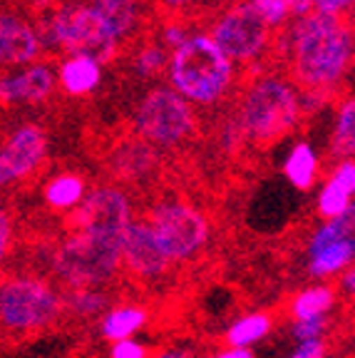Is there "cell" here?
Segmentation results:
<instances>
[{"instance_id": "1", "label": "cell", "mask_w": 355, "mask_h": 358, "mask_svg": "<svg viewBox=\"0 0 355 358\" xmlns=\"http://www.w3.org/2000/svg\"><path fill=\"white\" fill-rule=\"evenodd\" d=\"M278 57L289 62L291 80L298 90H316L335 97L353 67L355 40L350 15H326L311 10L294 17L273 33Z\"/></svg>"}, {"instance_id": "2", "label": "cell", "mask_w": 355, "mask_h": 358, "mask_svg": "<svg viewBox=\"0 0 355 358\" xmlns=\"http://www.w3.org/2000/svg\"><path fill=\"white\" fill-rule=\"evenodd\" d=\"M164 73L169 87L194 107H217L236 85V62L201 30H191L184 43L169 50Z\"/></svg>"}, {"instance_id": "3", "label": "cell", "mask_w": 355, "mask_h": 358, "mask_svg": "<svg viewBox=\"0 0 355 358\" xmlns=\"http://www.w3.org/2000/svg\"><path fill=\"white\" fill-rule=\"evenodd\" d=\"M303 120L298 87L278 73H259L244 85L233 122L241 140L256 147H271L289 137Z\"/></svg>"}, {"instance_id": "4", "label": "cell", "mask_w": 355, "mask_h": 358, "mask_svg": "<svg viewBox=\"0 0 355 358\" xmlns=\"http://www.w3.org/2000/svg\"><path fill=\"white\" fill-rule=\"evenodd\" d=\"M122 241L119 234L89 229H62L50 249V274L65 286H107L122 274Z\"/></svg>"}, {"instance_id": "5", "label": "cell", "mask_w": 355, "mask_h": 358, "mask_svg": "<svg viewBox=\"0 0 355 358\" xmlns=\"http://www.w3.org/2000/svg\"><path fill=\"white\" fill-rule=\"evenodd\" d=\"M43 50L55 52H82L102 65H110L122 45L105 28V22L85 0H57L55 6L43 10V17L35 25Z\"/></svg>"}, {"instance_id": "6", "label": "cell", "mask_w": 355, "mask_h": 358, "mask_svg": "<svg viewBox=\"0 0 355 358\" xmlns=\"http://www.w3.org/2000/svg\"><path fill=\"white\" fill-rule=\"evenodd\" d=\"M62 316V291L52 279L30 271L0 279V329L6 334H43L60 324Z\"/></svg>"}, {"instance_id": "7", "label": "cell", "mask_w": 355, "mask_h": 358, "mask_svg": "<svg viewBox=\"0 0 355 358\" xmlns=\"http://www.w3.org/2000/svg\"><path fill=\"white\" fill-rule=\"evenodd\" d=\"M145 222L172 266L204 257L214 236L209 214L184 196H159L152 201L145 212Z\"/></svg>"}, {"instance_id": "8", "label": "cell", "mask_w": 355, "mask_h": 358, "mask_svg": "<svg viewBox=\"0 0 355 358\" xmlns=\"http://www.w3.org/2000/svg\"><path fill=\"white\" fill-rule=\"evenodd\" d=\"M132 129L157 150H177L196 134L199 120L194 105H189L177 90L157 85L134 107Z\"/></svg>"}, {"instance_id": "9", "label": "cell", "mask_w": 355, "mask_h": 358, "mask_svg": "<svg viewBox=\"0 0 355 358\" xmlns=\"http://www.w3.org/2000/svg\"><path fill=\"white\" fill-rule=\"evenodd\" d=\"M209 35L236 65L254 67L271 52L273 30L251 8L249 0H233L211 22Z\"/></svg>"}, {"instance_id": "10", "label": "cell", "mask_w": 355, "mask_h": 358, "mask_svg": "<svg viewBox=\"0 0 355 358\" xmlns=\"http://www.w3.org/2000/svg\"><path fill=\"white\" fill-rule=\"evenodd\" d=\"M305 274L331 281L355 259V209L333 219H321L305 239Z\"/></svg>"}, {"instance_id": "11", "label": "cell", "mask_w": 355, "mask_h": 358, "mask_svg": "<svg viewBox=\"0 0 355 358\" xmlns=\"http://www.w3.org/2000/svg\"><path fill=\"white\" fill-rule=\"evenodd\" d=\"M50 155V137L40 124L22 122L0 142V192L33 179Z\"/></svg>"}, {"instance_id": "12", "label": "cell", "mask_w": 355, "mask_h": 358, "mask_svg": "<svg viewBox=\"0 0 355 358\" xmlns=\"http://www.w3.org/2000/svg\"><path fill=\"white\" fill-rule=\"evenodd\" d=\"M172 264L161 254L159 244L152 236L145 217H134L124 231L122 241V271H127L132 279L157 284L172 274Z\"/></svg>"}, {"instance_id": "13", "label": "cell", "mask_w": 355, "mask_h": 358, "mask_svg": "<svg viewBox=\"0 0 355 358\" xmlns=\"http://www.w3.org/2000/svg\"><path fill=\"white\" fill-rule=\"evenodd\" d=\"M57 90L55 67L43 60L0 73V105H43Z\"/></svg>"}, {"instance_id": "14", "label": "cell", "mask_w": 355, "mask_h": 358, "mask_svg": "<svg viewBox=\"0 0 355 358\" xmlns=\"http://www.w3.org/2000/svg\"><path fill=\"white\" fill-rule=\"evenodd\" d=\"M107 167H110L112 177L117 182H122L127 187L147 185L157 177L161 167V155L157 147H152L150 142L139 140L137 134L129 137V140L119 142L115 150L110 152V159H107Z\"/></svg>"}, {"instance_id": "15", "label": "cell", "mask_w": 355, "mask_h": 358, "mask_svg": "<svg viewBox=\"0 0 355 358\" xmlns=\"http://www.w3.org/2000/svg\"><path fill=\"white\" fill-rule=\"evenodd\" d=\"M40 55L43 45L33 22L10 10L0 13V70L22 67L40 60Z\"/></svg>"}, {"instance_id": "16", "label": "cell", "mask_w": 355, "mask_h": 358, "mask_svg": "<svg viewBox=\"0 0 355 358\" xmlns=\"http://www.w3.org/2000/svg\"><path fill=\"white\" fill-rule=\"evenodd\" d=\"M355 162L353 157L340 159L328 172L326 182L318 187L316 194V217L333 219L355 209Z\"/></svg>"}, {"instance_id": "17", "label": "cell", "mask_w": 355, "mask_h": 358, "mask_svg": "<svg viewBox=\"0 0 355 358\" xmlns=\"http://www.w3.org/2000/svg\"><path fill=\"white\" fill-rule=\"evenodd\" d=\"M102 62L82 52H67L55 67L57 90L70 97H87L102 85Z\"/></svg>"}, {"instance_id": "18", "label": "cell", "mask_w": 355, "mask_h": 358, "mask_svg": "<svg viewBox=\"0 0 355 358\" xmlns=\"http://www.w3.org/2000/svg\"><path fill=\"white\" fill-rule=\"evenodd\" d=\"M97 17L105 22V28L117 38V43L124 45L134 40L145 25V8L142 0H85Z\"/></svg>"}, {"instance_id": "19", "label": "cell", "mask_w": 355, "mask_h": 358, "mask_svg": "<svg viewBox=\"0 0 355 358\" xmlns=\"http://www.w3.org/2000/svg\"><path fill=\"white\" fill-rule=\"evenodd\" d=\"M152 311L137 301H124L107 306L105 313L97 319V334L102 341H122V338H132V336L142 334L150 326Z\"/></svg>"}, {"instance_id": "20", "label": "cell", "mask_w": 355, "mask_h": 358, "mask_svg": "<svg viewBox=\"0 0 355 358\" xmlns=\"http://www.w3.org/2000/svg\"><path fill=\"white\" fill-rule=\"evenodd\" d=\"M321 155L313 147V142L298 140L283 157L281 172L296 192H311L321 179Z\"/></svg>"}, {"instance_id": "21", "label": "cell", "mask_w": 355, "mask_h": 358, "mask_svg": "<svg viewBox=\"0 0 355 358\" xmlns=\"http://www.w3.org/2000/svg\"><path fill=\"white\" fill-rule=\"evenodd\" d=\"M340 296L333 284L316 281L298 289L289 301L291 319H318V316H333Z\"/></svg>"}, {"instance_id": "22", "label": "cell", "mask_w": 355, "mask_h": 358, "mask_svg": "<svg viewBox=\"0 0 355 358\" xmlns=\"http://www.w3.org/2000/svg\"><path fill=\"white\" fill-rule=\"evenodd\" d=\"M87 179L78 172H57L43 185V204L50 212L62 214L73 212L82 196L87 194Z\"/></svg>"}, {"instance_id": "23", "label": "cell", "mask_w": 355, "mask_h": 358, "mask_svg": "<svg viewBox=\"0 0 355 358\" xmlns=\"http://www.w3.org/2000/svg\"><path fill=\"white\" fill-rule=\"evenodd\" d=\"M276 319L268 311H246L231 321L224 329V343L226 346H241V348H254L256 343L266 341L271 336Z\"/></svg>"}, {"instance_id": "24", "label": "cell", "mask_w": 355, "mask_h": 358, "mask_svg": "<svg viewBox=\"0 0 355 358\" xmlns=\"http://www.w3.org/2000/svg\"><path fill=\"white\" fill-rule=\"evenodd\" d=\"M62 303L70 316L80 321H97L112 303V296L105 286H67L62 294Z\"/></svg>"}, {"instance_id": "25", "label": "cell", "mask_w": 355, "mask_h": 358, "mask_svg": "<svg viewBox=\"0 0 355 358\" xmlns=\"http://www.w3.org/2000/svg\"><path fill=\"white\" fill-rule=\"evenodd\" d=\"M353 150H355V100L353 95H345V100H340L338 112H335L328 155H331L333 162H340V159L353 157Z\"/></svg>"}, {"instance_id": "26", "label": "cell", "mask_w": 355, "mask_h": 358, "mask_svg": "<svg viewBox=\"0 0 355 358\" xmlns=\"http://www.w3.org/2000/svg\"><path fill=\"white\" fill-rule=\"evenodd\" d=\"M167 57L169 50L159 40H147L132 52L129 57V70L137 75L139 80H152V78H159L164 73V67H167Z\"/></svg>"}, {"instance_id": "27", "label": "cell", "mask_w": 355, "mask_h": 358, "mask_svg": "<svg viewBox=\"0 0 355 358\" xmlns=\"http://www.w3.org/2000/svg\"><path fill=\"white\" fill-rule=\"evenodd\" d=\"M249 3H251V8L261 15V20L266 22L273 33L283 30L291 20H294L286 0H249Z\"/></svg>"}, {"instance_id": "28", "label": "cell", "mask_w": 355, "mask_h": 358, "mask_svg": "<svg viewBox=\"0 0 355 358\" xmlns=\"http://www.w3.org/2000/svg\"><path fill=\"white\" fill-rule=\"evenodd\" d=\"M331 331V316H318V319H291V338L296 343L313 341V338H326Z\"/></svg>"}, {"instance_id": "29", "label": "cell", "mask_w": 355, "mask_h": 358, "mask_svg": "<svg viewBox=\"0 0 355 358\" xmlns=\"http://www.w3.org/2000/svg\"><path fill=\"white\" fill-rule=\"evenodd\" d=\"M15 236H17V229H15L13 209L0 199V268L6 266V262L10 259L13 246H15Z\"/></svg>"}, {"instance_id": "30", "label": "cell", "mask_w": 355, "mask_h": 358, "mask_svg": "<svg viewBox=\"0 0 355 358\" xmlns=\"http://www.w3.org/2000/svg\"><path fill=\"white\" fill-rule=\"evenodd\" d=\"M152 351L147 343L137 341V336L132 338H122V341H112L107 358H150Z\"/></svg>"}, {"instance_id": "31", "label": "cell", "mask_w": 355, "mask_h": 358, "mask_svg": "<svg viewBox=\"0 0 355 358\" xmlns=\"http://www.w3.org/2000/svg\"><path fill=\"white\" fill-rule=\"evenodd\" d=\"M286 358H331V343L328 338H313V341H300Z\"/></svg>"}, {"instance_id": "32", "label": "cell", "mask_w": 355, "mask_h": 358, "mask_svg": "<svg viewBox=\"0 0 355 358\" xmlns=\"http://www.w3.org/2000/svg\"><path fill=\"white\" fill-rule=\"evenodd\" d=\"M191 35V30L184 25L182 20H169L161 25V33H159V43L167 48V50H172V48H177L179 43H184V40Z\"/></svg>"}, {"instance_id": "33", "label": "cell", "mask_w": 355, "mask_h": 358, "mask_svg": "<svg viewBox=\"0 0 355 358\" xmlns=\"http://www.w3.org/2000/svg\"><path fill=\"white\" fill-rule=\"evenodd\" d=\"M313 10L326 15H350L355 0H311Z\"/></svg>"}, {"instance_id": "34", "label": "cell", "mask_w": 355, "mask_h": 358, "mask_svg": "<svg viewBox=\"0 0 355 358\" xmlns=\"http://www.w3.org/2000/svg\"><path fill=\"white\" fill-rule=\"evenodd\" d=\"M335 279H338V284H335L338 296H343L345 301H353V296H355V268H353V264L345 266Z\"/></svg>"}, {"instance_id": "35", "label": "cell", "mask_w": 355, "mask_h": 358, "mask_svg": "<svg viewBox=\"0 0 355 358\" xmlns=\"http://www.w3.org/2000/svg\"><path fill=\"white\" fill-rule=\"evenodd\" d=\"M150 358H196V353L191 346H179V343H174V346L159 348V351L152 353Z\"/></svg>"}, {"instance_id": "36", "label": "cell", "mask_w": 355, "mask_h": 358, "mask_svg": "<svg viewBox=\"0 0 355 358\" xmlns=\"http://www.w3.org/2000/svg\"><path fill=\"white\" fill-rule=\"evenodd\" d=\"M206 358H256L254 348H241V346H226L224 343L222 348H217L214 353H209Z\"/></svg>"}, {"instance_id": "37", "label": "cell", "mask_w": 355, "mask_h": 358, "mask_svg": "<svg viewBox=\"0 0 355 358\" xmlns=\"http://www.w3.org/2000/svg\"><path fill=\"white\" fill-rule=\"evenodd\" d=\"M154 3L161 8V10L174 13V15H182V13H187L191 6H196L199 0H154Z\"/></svg>"}, {"instance_id": "38", "label": "cell", "mask_w": 355, "mask_h": 358, "mask_svg": "<svg viewBox=\"0 0 355 358\" xmlns=\"http://www.w3.org/2000/svg\"><path fill=\"white\" fill-rule=\"evenodd\" d=\"M289 3V10L291 17H300V15H308L313 10V3L311 0H286Z\"/></svg>"}, {"instance_id": "39", "label": "cell", "mask_w": 355, "mask_h": 358, "mask_svg": "<svg viewBox=\"0 0 355 358\" xmlns=\"http://www.w3.org/2000/svg\"><path fill=\"white\" fill-rule=\"evenodd\" d=\"M57 0H33V6L38 8V10H48V8L55 6Z\"/></svg>"}]
</instances>
